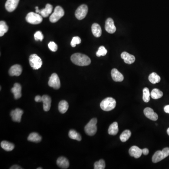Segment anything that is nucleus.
Listing matches in <instances>:
<instances>
[{"mask_svg": "<svg viewBox=\"0 0 169 169\" xmlns=\"http://www.w3.org/2000/svg\"><path fill=\"white\" fill-rule=\"evenodd\" d=\"M22 68L19 64H15L11 67L9 70L8 73L11 76H19L22 73Z\"/></svg>", "mask_w": 169, "mask_h": 169, "instance_id": "4468645a", "label": "nucleus"}, {"mask_svg": "<svg viewBox=\"0 0 169 169\" xmlns=\"http://www.w3.org/2000/svg\"><path fill=\"white\" fill-rule=\"evenodd\" d=\"M148 80L151 83L154 84L159 83L161 80V78L158 74L155 73H152L149 75Z\"/></svg>", "mask_w": 169, "mask_h": 169, "instance_id": "cd10ccee", "label": "nucleus"}, {"mask_svg": "<svg viewBox=\"0 0 169 169\" xmlns=\"http://www.w3.org/2000/svg\"><path fill=\"white\" fill-rule=\"evenodd\" d=\"M21 90H22V87L20 84L18 83H15L11 91L14 95V98L16 100L19 99L22 96Z\"/></svg>", "mask_w": 169, "mask_h": 169, "instance_id": "dca6fc26", "label": "nucleus"}, {"mask_svg": "<svg viewBox=\"0 0 169 169\" xmlns=\"http://www.w3.org/2000/svg\"><path fill=\"white\" fill-rule=\"evenodd\" d=\"M70 59L74 64L78 66H87L89 65L91 62V59L88 56L79 53H75L72 55Z\"/></svg>", "mask_w": 169, "mask_h": 169, "instance_id": "f257e3e1", "label": "nucleus"}, {"mask_svg": "<svg viewBox=\"0 0 169 169\" xmlns=\"http://www.w3.org/2000/svg\"><path fill=\"white\" fill-rule=\"evenodd\" d=\"M150 96L153 99H158L161 98L163 96V93L158 88H154L151 91Z\"/></svg>", "mask_w": 169, "mask_h": 169, "instance_id": "bb28decb", "label": "nucleus"}, {"mask_svg": "<svg viewBox=\"0 0 169 169\" xmlns=\"http://www.w3.org/2000/svg\"><path fill=\"white\" fill-rule=\"evenodd\" d=\"M34 37L35 40L36 41H41L44 39V36H43L42 32L41 31H38L35 33Z\"/></svg>", "mask_w": 169, "mask_h": 169, "instance_id": "c9c22d12", "label": "nucleus"}, {"mask_svg": "<svg viewBox=\"0 0 169 169\" xmlns=\"http://www.w3.org/2000/svg\"><path fill=\"white\" fill-rule=\"evenodd\" d=\"M42 102L43 103V109L45 112L50 110L51 105V98L50 96L44 95L42 96Z\"/></svg>", "mask_w": 169, "mask_h": 169, "instance_id": "a211bd4d", "label": "nucleus"}, {"mask_svg": "<svg viewBox=\"0 0 169 169\" xmlns=\"http://www.w3.org/2000/svg\"><path fill=\"white\" fill-rule=\"evenodd\" d=\"M57 163L58 166L63 169H67L70 165L68 160L63 157L58 158L57 160Z\"/></svg>", "mask_w": 169, "mask_h": 169, "instance_id": "aec40b11", "label": "nucleus"}, {"mask_svg": "<svg viewBox=\"0 0 169 169\" xmlns=\"http://www.w3.org/2000/svg\"><path fill=\"white\" fill-rule=\"evenodd\" d=\"M116 106V101L112 97H107L102 100L100 103L101 109L104 111L109 112L113 110Z\"/></svg>", "mask_w": 169, "mask_h": 169, "instance_id": "f03ea898", "label": "nucleus"}, {"mask_svg": "<svg viewBox=\"0 0 169 169\" xmlns=\"http://www.w3.org/2000/svg\"><path fill=\"white\" fill-rule=\"evenodd\" d=\"M37 169H42V168H41V167H39V168H37Z\"/></svg>", "mask_w": 169, "mask_h": 169, "instance_id": "37998d69", "label": "nucleus"}, {"mask_svg": "<svg viewBox=\"0 0 169 169\" xmlns=\"http://www.w3.org/2000/svg\"><path fill=\"white\" fill-rule=\"evenodd\" d=\"M105 168V163L103 160H100L99 161L96 162L94 164L95 169H104Z\"/></svg>", "mask_w": 169, "mask_h": 169, "instance_id": "473e14b6", "label": "nucleus"}, {"mask_svg": "<svg viewBox=\"0 0 169 169\" xmlns=\"http://www.w3.org/2000/svg\"><path fill=\"white\" fill-rule=\"evenodd\" d=\"M119 132V126L117 122H114L110 125L108 129L109 134L112 135H115Z\"/></svg>", "mask_w": 169, "mask_h": 169, "instance_id": "b1692460", "label": "nucleus"}, {"mask_svg": "<svg viewBox=\"0 0 169 169\" xmlns=\"http://www.w3.org/2000/svg\"><path fill=\"white\" fill-rule=\"evenodd\" d=\"M29 63L34 70H38L41 68L42 61L41 58L36 54H33L29 57Z\"/></svg>", "mask_w": 169, "mask_h": 169, "instance_id": "0eeeda50", "label": "nucleus"}, {"mask_svg": "<svg viewBox=\"0 0 169 169\" xmlns=\"http://www.w3.org/2000/svg\"><path fill=\"white\" fill-rule=\"evenodd\" d=\"M35 101L36 102H42V96H36L35 97Z\"/></svg>", "mask_w": 169, "mask_h": 169, "instance_id": "4c0bfd02", "label": "nucleus"}, {"mask_svg": "<svg viewBox=\"0 0 169 169\" xmlns=\"http://www.w3.org/2000/svg\"><path fill=\"white\" fill-rule=\"evenodd\" d=\"M105 29L109 34H113L116 31L114 22L112 18H108L105 22Z\"/></svg>", "mask_w": 169, "mask_h": 169, "instance_id": "f8f14e48", "label": "nucleus"}, {"mask_svg": "<svg viewBox=\"0 0 169 169\" xmlns=\"http://www.w3.org/2000/svg\"><path fill=\"white\" fill-rule=\"evenodd\" d=\"M19 2V0H7L5 5L6 10L9 12L15 11L18 6Z\"/></svg>", "mask_w": 169, "mask_h": 169, "instance_id": "9d476101", "label": "nucleus"}, {"mask_svg": "<svg viewBox=\"0 0 169 169\" xmlns=\"http://www.w3.org/2000/svg\"><path fill=\"white\" fill-rule=\"evenodd\" d=\"M107 53V50L106 48L103 46H102L99 47V49L96 53V55L97 57H100L101 56H105Z\"/></svg>", "mask_w": 169, "mask_h": 169, "instance_id": "72a5a7b5", "label": "nucleus"}, {"mask_svg": "<svg viewBox=\"0 0 169 169\" xmlns=\"http://www.w3.org/2000/svg\"><path fill=\"white\" fill-rule=\"evenodd\" d=\"M28 141L34 142H40L42 140V138L37 132H32L28 137Z\"/></svg>", "mask_w": 169, "mask_h": 169, "instance_id": "5701e85b", "label": "nucleus"}, {"mask_svg": "<svg viewBox=\"0 0 169 169\" xmlns=\"http://www.w3.org/2000/svg\"><path fill=\"white\" fill-rule=\"evenodd\" d=\"M88 12V7L85 4H82L78 8L75 15L78 20H82L85 18Z\"/></svg>", "mask_w": 169, "mask_h": 169, "instance_id": "6e6552de", "label": "nucleus"}, {"mask_svg": "<svg viewBox=\"0 0 169 169\" xmlns=\"http://www.w3.org/2000/svg\"><path fill=\"white\" fill-rule=\"evenodd\" d=\"M97 119L96 118L92 119L85 127V131L87 135L93 136L96 133Z\"/></svg>", "mask_w": 169, "mask_h": 169, "instance_id": "39448f33", "label": "nucleus"}, {"mask_svg": "<svg viewBox=\"0 0 169 169\" xmlns=\"http://www.w3.org/2000/svg\"><path fill=\"white\" fill-rule=\"evenodd\" d=\"M150 92L147 87H145L143 89V100L145 102H148L150 101Z\"/></svg>", "mask_w": 169, "mask_h": 169, "instance_id": "2f4dec72", "label": "nucleus"}, {"mask_svg": "<svg viewBox=\"0 0 169 169\" xmlns=\"http://www.w3.org/2000/svg\"><path fill=\"white\" fill-rule=\"evenodd\" d=\"M48 48L53 52L57 51L58 49L57 44L54 41H50L48 44Z\"/></svg>", "mask_w": 169, "mask_h": 169, "instance_id": "e433bc0d", "label": "nucleus"}, {"mask_svg": "<svg viewBox=\"0 0 169 169\" xmlns=\"http://www.w3.org/2000/svg\"><path fill=\"white\" fill-rule=\"evenodd\" d=\"M42 18L43 17L41 15L37 13L31 12L26 15L25 19L31 24H38L42 22Z\"/></svg>", "mask_w": 169, "mask_h": 169, "instance_id": "7ed1b4c3", "label": "nucleus"}, {"mask_svg": "<svg viewBox=\"0 0 169 169\" xmlns=\"http://www.w3.org/2000/svg\"><path fill=\"white\" fill-rule=\"evenodd\" d=\"M48 86L55 89H58L61 86L60 79L57 73H53L50 78L48 82Z\"/></svg>", "mask_w": 169, "mask_h": 169, "instance_id": "1a4fd4ad", "label": "nucleus"}, {"mask_svg": "<svg viewBox=\"0 0 169 169\" xmlns=\"http://www.w3.org/2000/svg\"><path fill=\"white\" fill-rule=\"evenodd\" d=\"M92 32L94 36L97 38L100 37L102 35V29L99 24L94 23L92 25Z\"/></svg>", "mask_w": 169, "mask_h": 169, "instance_id": "4be33fe9", "label": "nucleus"}, {"mask_svg": "<svg viewBox=\"0 0 169 169\" xmlns=\"http://www.w3.org/2000/svg\"><path fill=\"white\" fill-rule=\"evenodd\" d=\"M64 15V11L63 8L61 6H57L55 8L54 12L50 16V21L52 23H55L57 22L60 18H62Z\"/></svg>", "mask_w": 169, "mask_h": 169, "instance_id": "423d86ee", "label": "nucleus"}, {"mask_svg": "<svg viewBox=\"0 0 169 169\" xmlns=\"http://www.w3.org/2000/svg\"><path fill=\"white\" fill-rule=\"evenodd\" d=\"M169 155V148H164L162 151L155 152L152 157V162L157 163L168 157Z\"/></svg>", "mask_w": 169, "mask_h": 169, "instance_id": "20e7f679", "label": "nucleus"}, {"mask_svg": "<svg viewBox=\"0 0 169 169\" xmlns=\"http://www.w3.org/2000/svg\"><path fill=\"white\" fill-rule=\"evenodd\" d=\"M23 113V111L20 109H16L14 110H13L11 113V117L13 121L14 122H20Z\"/></svg>", "mask_w": 169, "mask_h": 169, "instance_id": "9b49d317", "label": "nucleus"}, {"mask_svg": "<svg viewBox=\"0 0 169 169\" xmlns=\"http://www.w3.org/2000/svg\"><path fill=\"white\" fill-rule=\"evenodd\" d=\"M130 155L135 158H139L141 156L142 149H141L137 146H132L129 150Z\"/></svg>", "mask_w": 169, "mask_h": 169, "instance_id": "2eb2a0df", "label": "nucleus"}, {"mask_svg": "<svg viewBox=\"0 0 169 169\" xmlns=\"http://www.w3.org/2000/svg\"><path fill=\"white\" fill-rule=\"evenodd\" d=\"M11 169H22L23 168H21L20 166H18V165H13V166H11V167L10 168Z\"/></svg>", "mask_w": 169, "mask_h": 169, "instance_id": "ea45409f", "label": "nucleus"}, {"mask_svg": "<svg viewBox=\"0 0 169 169\" xmlns=\"http://www.w3.org/2000/svg\"><path fill=\"white\" fill-rule=\"evenodd\" d=\"M121 57L125 63L128 64L133 63L135 61V57L133 55L129 54L126 52H123L121 54Z\"/></svg>", "mask_w": 169, "mask_h": 169, "instance_id": "f3484780", "label": "nucleus"}, {"mask_svg": "<svg viewBox=\"0 0 169 169\" xmlns=\"http://www.w3.org/2000/svg\"><path fill=\"white\" fill-rule=\"evenodd\" d=\"M81 42V39L78 36H75V37H73L72 41L70 42V45L72 47H75L76 45L80 44Z\"/></svg>", "mask_w": 169, "mask_h": 169, "instance_id": "f704fd0d", "label": "nucleus"}, {"mask_svg": "<svg viewBox=\"0 0 169 169\" xmlns=\"http://www.w3.org/2000/svg\"><path fill=\"white\" fill-rule=\"evenodd\" d=\"M8 28L7 25L6 23L4 21L0 22V36L2 37L4 34L6 33L8 31Z\"/></svg>", "mask_w": 169, "mask_h": 169, "instance_id": "7c9ffc66", "label": "nucleus"}, {"mask_svg": "<svg viewBox=\"0 0 169 169\" xmlns=\"http://www.w3.org/2000/svg\"><path fill=\"white\" fill-rule=\"evenodd\" d=\"M1 146L2 149L6 151H11L14 148V145L7 141H2L1 143Z\"/></svg>", "mask_w": 169, "mask_h": 169, "instance_id": "a878e982", "label": "nucleus"}, {"mask_svg": "<svg viewBox=\"0 0 169 169\" xmlns=\"http://www.w3.org/2000/svg\"><path fill=\"white\" fill-rule=\"evenodd\" d=\"M131 136V132L129 130L124 131L120 136V139L122 142H125L128 141Z\"/></svg>", "mask_w": 169, "mask_h": 169, "instance_id": "c756f323", "label": "nucleus"}, {"mask_svg": "<svg viewBox=\"0 0 169 169\" xmlns=\"http://www.w3.org/2000/svg\"><path fill=\"white\" fill-rule=\"evenodd\" d=\"M149 153V150L148 148H145L142 149V154L144 155H148Z\"/></svg>", "mask_w": 169, "mask_h": 169, "instance_id": "58836bf2", "label": "nucleus"}, {"mask_svg": "<svg viewBox=\"0 0 169 169\" xmlns=\"http://www.w3.org/2000/svg\"><path fill=\"white\" fill-rule=\"evenodd\" d=\"M167 134H168V135H169V128H168V129H167Z\"/></svg>", "mask_w": 169, "mask_h": 169, "instance_id": "79ce46f5", "label": "nucleus"}, {"mask_svg": "<svg viewBox=\"0 0 169 169\" xmlns=\"http://www.w3.org/2000/svg\"><path fill=\"white\" fill-rule=\"evenodd\" d=\"M53 10V6L50 4H47L45 8L40 10L39 14L43 18H47L51 13Z\"/></svg>", "mask_w": 169, "mask_h": 169, "instance_id": "412c9836", "label": "nucleus"}, {"mask_svg": "<svg viewBox=\"0 0 169 169\" xmlns=\"http://www.w3.org/2000/svg\"><path fill=\"white\" fill-rule=\"evenodd\" d=\"M144 113L147 118L153 121H157L158 119V115L154 112L152 109L150 108H146L144 110Z\"/></svg>", "mask_w": 169, "mask_h": 169, "instance_id": "ddd939ff", "label": "nucleus"}, {"mask_svg": "<svg viewBox=\"0 0 169 169\" xmlns=\"http://www.w3.org/2000/svg\"><path fill=\"white\" fill-rule=\"evenodd\" d=\"M111 75L113 80L115 82H121L124 80L123 74L119 72L117 69H113L111 72Z\"/></svg>", "mask_w": 169, "mask_h": 169, "instance_id": "6ab92c4d", "label": "nucleus"}, {"mask_svg": "<svg viewBox=\"0 0 169 169\" xmlns=\"http://www.w3.org/2000/svg\"><path fill=\"white\" fill-rule=\"evenodd\" d=\"M69 108V104L67 101L62 100L59 102L58 105V109L62 114L65 113Z\"/></svg>", "mask_w": 169, "mask_h": 169, "instance_id": "393cba45", "label": "nucleus"}, {"mask_svg": "<svg viewBox=\"0 0 169 169\" xmlns=\"http://www.w3.org/2000/svg\"><path fill=\"white\" fill-rule=\"evenodd\" d=\"M69 136L70 139L78 141H80L82 139L81 136L80 135V133H78L74 130H70V131L69 132Z\"/></svg>", "mask_w": 169, "mask_h": 169, "instance_id": "c85d7f7f", "label": "nucleus"}, {"mask_svg": "<svg viewBox=\"0 0 169 169\" xmlns=\"http://www.w3.org/2000/svg\"><path fill=\"white\" fill-rule=\"evenodd\" d=\"M164 110L165 112L169 114V105H166L164 108Z\"/></svg>", "mask_w": 169, "mask_h": 169, "instance_id": "a19ab883", "label": "nucleus"}]
</instances>
